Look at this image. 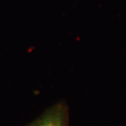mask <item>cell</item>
<instances>
[{
  "instance_id": "6da1fadb",
  "label": "cell",
  "mask_w": 126,
  "mask_h": 126,
  "mask_svg": "<svg viewBox=\"0 0 126 126\" xmlns=\"http://www.w3.org/2000/svg\"><path fill=\"white\" fill-rule=\"evenodd\" d=\"M27 126H69V108L64 101L48 107Z\"/></svg>"
}]
</instances>
